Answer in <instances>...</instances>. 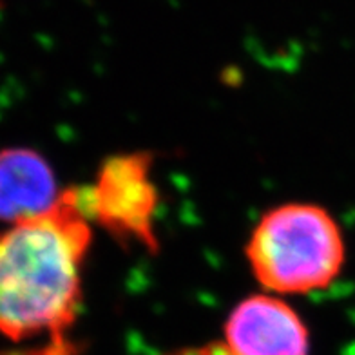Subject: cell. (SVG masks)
Instances as JSON below:
<instances>
[{
  "instance_id": "6da1fadb",
  "label": "cell",
  "mask_w": 355,
  "mask_h": 355,
  "mask_svg": "<svg viewBox=\"0 0 355 355\" xmlns=\"http://www.w3.org/2000/svg\"><path fill=\"white\" fill-rule=\"evenodd\" d=\"M89 245L85 187L62 191L46 214L0 232V336L66 346L82 304Z\"/></svg>"
},
{
  "instance_id": "7a4b0ae2",
  "label": "cell",
  "mask_w": 355,
  "mask_h": 355,
  "mask_svg": "<svg viewBox=\"0 0 355 355\" xmlns=\"http://www.w3.org/2000/svg\"><path fill=\"white\" fill-rule=\"evenodd\" d=\"M341 227L322 207L286 203L263 216L247 243L259 285L276 294L327 288L345 265Z\"/></svg>"
},
{
  "instance_id": "3957f363",
  "label": "cell",
  "mask_w": 355,
  "mask_h": 355,
  "mask_svg": "<svg viewBox=\"0 0 355 355\" xmlns=\"http://www.w3.org/2000/svg\"><path fill=\"white\" fill-rule=\"evenodd\" d=\"M150 167L153 158L145 153L107 158L93 185L85 187V205L91 221L114 238L155 250L158 191Z\"/></svg>"
},
{
  "instance_id": "277c9868",
  "label": "cell",
  "mask_w": 355,
  "mask_h": 355,
  "mask_svg": "<svg viewBox=\"0 0 355 355\" xmlns=\"http://www.w3.org/2000/svg\"><path fill=\"white\" fill-rule=\"evenodd\" d=\"M225 348L230 355H309V330L285 301L252 295L225 322Z\"/></svg>"
},
{
  "instance_id": "5b68a950",
  "label": "cell",
  "mask_w": 355,
  "mask_h": 355,
  "mask_svg": "<svg viewBox=\"0 0 355 355\" xmlns=\"http://www.w3.org/2000/svg\"><path fill=\"white\" fill-rule=\"evenodd\" d=\"M58 196L55 174L38 153L0 150V221L15 225L46 214Z\"/></svg>"
},
{
  "instance_id": "8992f818",
  "label": "cell",
  "mask_w": 355,
  "mask_h": 355,
  "mask_svg": "<svg viewBox=\"0 0 355 355\" xmlns=\"http://www.w3.org/2000/svg\"><path fill=\"white\" fill-rule=\"evenodd\" d=\"M171 355H230V352L225 348V345H205L183 348V350H178Z\"/></svg>"
}]
</instances>
